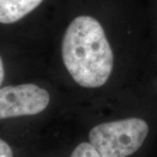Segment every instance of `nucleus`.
Returning <instances> with one entry per match:
<instances>
[{"label": "nucleus", "instance_id": "1", "mask_svg": "<svg viewBox=\"0 0 157 157\" xmlns=\"http://www.w3.org/2000/svg\"><path fill=\"white\" fill-rule=\"evenodd\" d=\"M64 65L79 86L96 88L110 77L113 54L101 25L90 16L75 17L62 42Z\"/></svg>", "mask_w": 157, "mask_h": 157}, {"label": "nucleus", "instance_id": "2", "mask_svg": "<svg viewBox=\"0 0 157 157\" xmlns=\"http://www.w3.org/2000/svg\"><path fill=\"white\" fill-rule=\"evenodd\" d=\"M148 133L145 120L128 118L95 126L89 141L102 157H128L142 147Z\"/></svg>", "mask_w": 157, "mask_h": 157}, {"label": "nucleus", "instance_id": "3", "mask_svg": "<svg viewBox=\"0 0 157 157\" xmlns=\"http://www.w3.org/2000/svg\"><path fill=\"white\" fill-rule=\"evenodd\" d=\"M50 102L46 90L34 84L7 86L0 88V120L35 115Z\"/></svg>", "mask_w": 157, "mask_h": 157}, {"label": "nucleus", "instance_id": "4", "mask_svg": "<svg viewBox=\"0 0 157 157\" xmlns=\"http://www.w3.org/2000/svg\"><path fill=\"white\" fill-rule=\"evenodd\" d=\"M43 0H0V23L12 24L36 9Z\"/></svg>", "mask_w": 157, "mask_h": 157}, {"label": "nucleus", "instance_id": "5", "mask_svg": "<svg viewBox=\"0 0 157 157\" xmlns=\"http://www.w3.org/2000/svg\"><path fill=\"white\" fill-rule=\"evenodd\" d=\"M70 157H102L90 142H81L74 148Z\"/></svg>", "mask_w": 157, "mask_h": 157}, {"label": "nucleus", "instance_id": "6", "mask_svg": "<svg viewBox=\"0 0 157 157\" xmlns=\"http://www.w3.org/2000/svg\"><path fill=\"white\" fill-rule=\"evenodd\" d=\"M0 157H14L10 145L0 138Z\"/></svg>", "mask_w": 157, "mask_h": 157}, {"label": "nucleus", "instance_id": "7", "mask_svg": "<svg viewBox=\"0 0 157 157\" xmlns=\"http://www.w3.org/2000/svg\"><path fill=\"white\" fill-rule=\"evenodd\" d=\"M4 78H5V69H4V65H3L2 59L0 57V85L2 84Z\"/></svg>", "mask_w": 157, "mask_h": 157}]
</instances>
